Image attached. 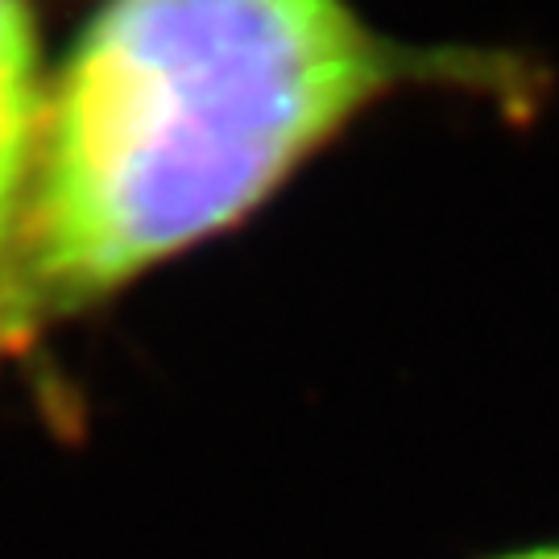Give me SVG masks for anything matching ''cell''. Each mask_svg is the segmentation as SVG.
I'll list each match as a JSON object with an SVG mask.
<instances>
[{
    "label": "cell",
    "instance_id": "5",
    "mask_svg": "<svg viewBox=\"0 0 559 559\" xmlns=\"http://www.w3.org/2000/svg\"><path fill=\"white\" fill-rule=\"evenodd\" d=\"M17 348H25V340L13 332V323L0 316V357H9V353H17Z\"/></svg>",
    "mask_w": 559,
    "mask_h": 559
},
{
    "label": "cell",
    "instance_id": "2",
    "mask_svg": "<svg viewBox=\"0 0 559 559\" xmlns=\"http://www.w3.org/2000/svg\"><path fill=\"white\" fill-rule=\"evenodd\" d=\"M46 87H0V261L13 245Z\"/></svg>",
    "mask_w": 559,
    "mask_h": 559
},
{
    "label": "cell",
    "instance_id": "4",
    "mask_svg": "<svg viewBox=\"0 0 559 559\" xmlns=\"http://www.w3.org/2000/svg\"><path fill=\"white\" fill-rule=\"evenodd\" d=\"M480 559H559V539H535V543H514V547H501Z\"/></svg>",
    "mask_w": 559,
    "mask_h": 559
},
{
    "label": "cell",
    "instance_id": "3",
    "mask_svg": "<svg viewBox=\"0 0 559 559\" xmlns=\"http://www.w3.org/2000/svg\"><path fill=\"white\" fill-rule=\"evenodd\" d=\"M0 87H41L29 0H0Z\"/></svg>",
    "mask_w": 559,
    "mask_h": 559
},
{
    "label": "cell",
    "instance_id": "1",
    "mask_svg": "<svg viewBox=\"0 0 559 559\" xmlns=\"http://www.w3.org/2000/svg\"><path fill=\"white\" fill-rule=\"evenodd\" d=\"M411 92L526 120L551 71L501 46L394 38L353 0H104L41 92L0 316L29 344L237 233Z\"/></svg>",
    "mask_w": 559,
    "mask_h": 559
}]
</instances>
